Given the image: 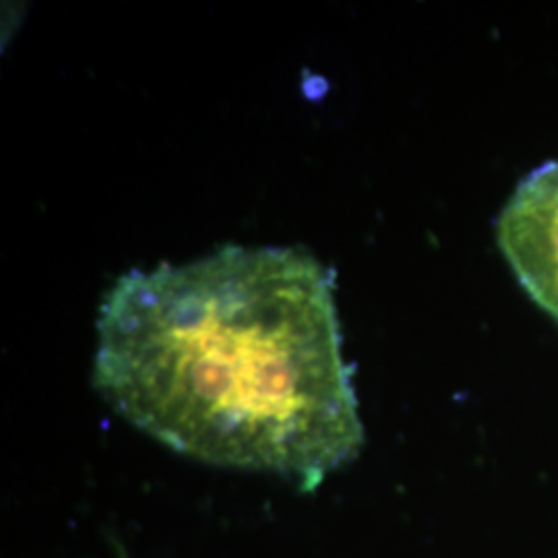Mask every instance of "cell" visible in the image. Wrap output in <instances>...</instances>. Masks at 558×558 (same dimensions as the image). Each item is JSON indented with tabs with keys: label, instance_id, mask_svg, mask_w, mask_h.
I'll return each instance as SVG.
<instances>
[{
	"label": "cell",
	"instance_id": "7a4b0ae2",
	"mask_svg": "<svg viewBox=\"0 0 558 558\" xmlns=\"http://www.w3.org/2000/svg\"><path fill=\"white\" fill-rule=\"evenodd\" d=\"M497 236L523 290L558 323V161L521 180L500 214Z\"/></svg>",
	"mask_w": 558,
	"mask_h": 558
},
{
	"label": "cell",
	"instance_id": "6da1fadb",
	"mask_svg": "<svg viewBox=\"0 0 558 558\" xmlns=\"http://www.w3.org/2000/svg\"><path fill=\"white\" fill-rule=\"evenodd\" d=\"M94 383L177 453L306 490L364 440L333 276L300 248L124 274L101 302Z\"/></svg>",
	"mask_w": 558,
	"mask_h": 558
}]
</instances>
